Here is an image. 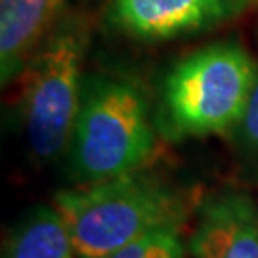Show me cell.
<instances>
[{
  "label": "cell",
  "instance_id": "6da1fadb",
  "mask_svg": "<svg viewBox=\"0 0 258 258\" xmlns=\"http://www.w3.org/2000/svg\"><path fill=\"white\" fill-rule=\"evenodd\" d=\"M79 258H107L132 241L163 228H180L185 201L142 170L63 189L54 197Z\"/></svg>",
  "mask_w": 258,
  "mask_h": 258
},
{
  "label": "cell",
  "instance_id": "7a4b0ae2",
  "mask_svg": "<svg viewBox=\"0 0 258 258\" xmlns=\"http://www.w3.org/2000/svg\"><path fill=\"white\" fill-rule=\"evenodd\" d=\"M155 149L148 103L130 81L100 79L83 88L71 136V163L84 184L142 170Z\"/></svg>",
  "mask_w": 258,
  "mask_h": 258
},
{
  "label": "cell",
  "instance_id": "3957f363",
  "mask_svg": "<svg viewBox=\"0 0 258 258\" xmlns=\"http://www.w3.org/2000/svg\"><path fill=\"white\" fill-rule=\"evenodd\" d=\"M256 69L245 50L214 44L185 57L163 83V117L174 138L222 134L239 124Z\"/></svg>",
  "mask_w": 258,
  "mask_h": 258
},
{
  "label": "cell",
  "instance_id": "277c9868",
  "mask_svg": "<svg viewBox=\"0 0 258 258\" xmlns=\"http://www.w3.org/2000/svg\"><path fill=\"white\" fill-rule=\"evenodd\" d=\"M84 33L63 25L25 65L21 115L31 151L40 161L55 159L73 136L81 107Z\"/></svg>",
  "mask_w": 258,
  "mask_h": 258
},
{
  "label": "cell",
  "instance_id": "5b68a950",
  "mask_svg": "<svg viewBox=\"0 0 258 258\" xmlns=\"http://www.w3.org/2000/svg\"><path fill=\"white\" fill-rule=\"evenodd\" d=\"M189 249L195 258H258V207L243 191H224L199 207Z\"/></svg>",
  "mask_w": 258,
  "mask_h": 258
},
{
  "label": "cell",
  "instance_id": "8992f818",
  "mask_svg": "<svg viewBox=\"0 0 258 258\" xmlns=\"http://www.w3.org/2000/svg\"><path fill=\"white\" fill-rule=\"evenodd\" d=\"M230 10V0H113L111 19L132 37L166 40L211 27Z\"/></svg>",
  "mask_w": 258,
  "mask_h": 258
},
{
  "label": "cell",
  "instance_id": "52a82bcc",
  "mask_svg": "<svg viewBox=\"0 0 258 258\" xmlns=\"http://www.w3.org/2000/svg\"><path fill=\"white\" fill-rule=\"evenodd\" d=\"M61 8L63 0H0L2 83H10L25 69Z\"/></svg>",
  "mask_w": 258,
  "mask_h": 258
},
{
  "label": "cell",
  "instance_id": "ba28073f",
  "mask_svg": "<svg viewBox=\"0 0 258 258\" xmlns=\"http://www.w3.org/2000/svg\"><path fill=\"white\" fill-rule=\"evenodd\" d=\"M71 233L55 207L40 205L10 233L4 258H75Z\"/></svg>",
  "mask_w": 258,
  "mask_h": 258
},
{
  "label": "cell",
  "instance_id": "9c48e42d",
  "mask_svg": "<svg viewBox=\"0 0 258 258\" xmlns=\"http://www.w3.org/2000/svg\"><path fill=\"white\" fill-rule=\"evenodd\" d=\"M184 245L180 228H163L132 241L107 258H182Z\"/></svg>",
  "mask_w": 258,
  "mask_h": 258
},
{
  "label": "cell",
  "instance_id": "30bf717a",
  "mask_svg": "<svg viewBox=\"0 0 258 258\" xmlns=\"http://www.w3.org/2000/svg\"><path fill=\"white\" fill-rule=\"evenodd\" d=\"M239 124L241 134H243V138L247 140V144L252 149H258V75L256 81H254V86H252V92H250L245 115H243Z\"/></svg>",
  "mask_w": 258,
  "mask_h": 258
}]
</instances>
